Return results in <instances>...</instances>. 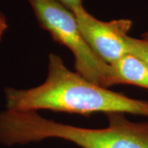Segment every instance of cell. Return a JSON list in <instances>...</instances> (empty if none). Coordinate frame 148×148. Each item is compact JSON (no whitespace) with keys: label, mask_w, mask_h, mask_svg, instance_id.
Wrapping results in <instances>:
<instances>
[{"label":"cell","mask_w":148,"mask_h":148,"mask_svg":"<svg viewBox=\"0 0 148 148\" xmlns=\"http://www.w3.org/2000/svg\"><path fill=\"white\" fill-rule=\"evenodd\" d=\"M40 26L47 31L56 42L72 51L77 73L95 84L112 86L110 65L101 59L80 31L73 12L57 0H27Z\"/></svg>","instance_id":"3957f363"},{"label":"cell","mask_w":148,"mask_h":148,"mask_svg":"<svg viewBox=\"0 0 148 148\" xmlns=\"http://www.w3.org/2000/svg\"><path fill=\"white\" fill-rule=\"evenodd\" d=\"M109 126L84 128L49 120L36 111L0 112V143L8 146L58 138L82 148H148V121H129L123 113L107 114Z\"/></svg>","instance_id":"7a4b0ae2"},{"label":"cell","mask_w":148,"mask_h":148,"mask_svg":"<svg viewBox=\"0 0 148 148\" xmlns=\"http://www.w3.org/2000/svg\"><path fill=\"white\" fill-rule=\"evenodd\" d=\"M142 36H143V39H145V40H148V32L143 33Z\"/></svg>","instance_id":"9c48e42d"},{"label":"cell","mask_w":148,"mask_h":148,"mask_svg":"<svg viewBox=\"0 0 148 148\" xmlns=\"http://www.w3.org/2000/svg\"><path fill=\"white\" fill-rule=\"evenodd\" d=\"M112 85L131 84L148 89V65L127 53L110 64Z\"/></svg>","instance_id":"5b68a950"},{"label":"cell","mask_w":148,"mask_h":148,"mask_svg":"<svg viewBox=\"0 0 148 148\" xmlns=\"http://www.w3.org/2000/svg\"><path fill=\"white\" fill-rule=\"evenodd\" d=\"M127 46L129 53L138 57L148 65V40H139L128 36Z\"/></svg>","instance_id":"8992f818"},{"label":"cell","mask_w":148,"mask_h":148,"mask_svg":"<svg viewBox=\"0 0 148 148\" xmlns=\"http://www.w3.org/2000/svg\"><path fill=\"white\" fill-rule=\"evenodd\" d=\"M57 1L73 13L84 8L82 4V0H57Z\"/></svg>","instance_id":"52a82bcc"},{"label":"cell","mask_w":148,"mask_h":148,"mask_svg":"<svg viewBox=\"0 0 148 148\" xmlns=\"http://www.w3.org/2000/svg\"><path fill=\"white\" fill-rule=\"evenodd\" d=\"M7 28H8V23H7L5 16L0 12V33L3 34L7 30Z\"/></svg>","instance_id":"ba28073f"},{"label":"cell","mask_w":148,"mask_h":148,"mask_svg":"<svg viewBox=\"0 0 148 148\" xmlns=\"http://www.w3.org/2000/svg\"><path fill=\"white\" fill-rule=\"evenodd\" d=\"M48 67L43 84L27 90L6 88L7 110H49L82 115L127 113L148 117V101L132 99L91 82L70 71L55 53H49Z\"/></svg>","instance_id":"6da1fadb"},{"label":"cell","mask_w":148,"mask_h":148,"mask_svg":"<svg viewBox=\"0 0 148 148\" xmlns=\"http://www.w3.org/2000/svg\"><path fill=\"white\" fill-rule=\"evenodd\" d=\"M86 41L109 65L127 53L128 32L132 22L128 19L102 21L83 8L74 13Z\"/></svg>","instance_id":"277c9868"},{"label":"cell","mask_w":148,"mask_h":148,"mask_svg":"<svg viewBox=\"0 0 148 148\" xmlns=\"http://www.w3.org/2000/svg\"><path fill=\"white\" fill-rule=\"evenodd\" d=\"M3 33H0V40H2V37H3Z\"/></svg>","instance_id":"30bf717a"}]
</instances>
